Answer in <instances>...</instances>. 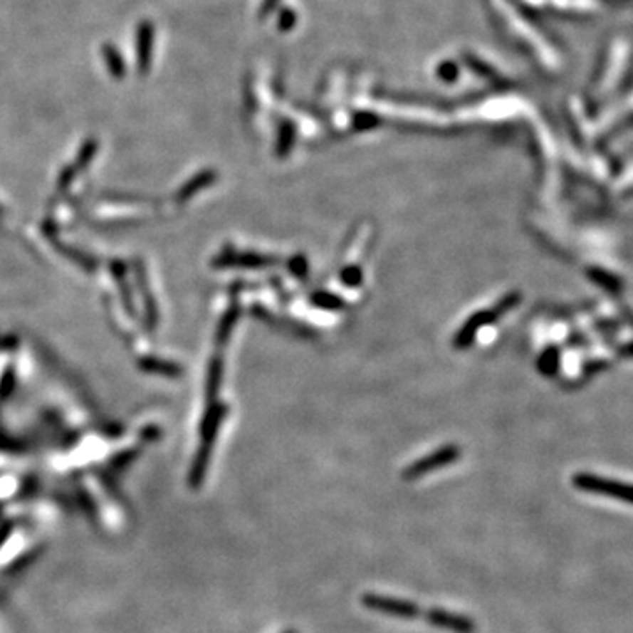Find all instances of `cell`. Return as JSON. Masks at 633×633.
<instances>
[{
	"instance_id": "5b68a950",
	"label": "cell",
	"mask_w": 633,
	"mask_h": 633,
	"mask_svg": "<svg viewBox=\"0 0 633 633\" xmlns=\"http://www.w3.org/2000/svg\"><path fill=\"white\" fill-rule=\"evenodd\" d=\"M271 259L261 256H253V253H224V256L216 257L215 266L216 268H236V266H243V268H262L266 264H271Z\"/></svg>"
},
{
	"instance_id": "52a82bcc",
	"label": "cell",
	"mask_w": 633,
	"mask_h": 633,
	"mask_svg": "<svg viewBox=\"0 0 633 633\" xmlns=\"http://www.w3.org/2000/svg\"><path fill=\"white\" fill-rule=\"evenodd\" d=\"M213 178H215V176H213V173H202L199 176H196V178H194L192 182H189L185 187H183L182 190H179L178 199L179 201H185V199H189V197H192L194 194L197 192V190H201V189H204V187H208L209 183L213 182Z\"/></svg>"
},
{
	"instance_id": "8992f818",
	"label": "cell",
	"mask_w": 633,
	"mask_h": 633,
	"mask_svg": "<svg viewBox=\"0 0 633 633\" xmlns=\"http://www.w3.org/2000/svg\"><path fill=\"white\" fill-rule=\"evenodd\" d=\"M140 366L145 370V372L159 373V375H169V377H176V375L182 373V370H179L176 365H173V362L160 361V359H155V357L143 359V361L140 362Z\"/></svg>"
},
{
	"instance_id": "8fae6325",
	"label": "cell",
	"mask_w": 633,
	"mask_h": 633,
	"mask_svg": "<svg viewBox=\"0 0 633 633\" xmlns=\"http://www.w3.org/2000/svg\"><path fill=\"white\" fill-rule=\"evenodd\" d=\"M286 633H299V632H295V630H287Z\"/></svg>"
},
{
	"instance_id": "9c48e42d",
	"label": "cell",
	"mask_w": 633,
	"mask_h": 633,
	"mask_svg": "<svg viewBox=\"0 0 633 633\" xmlns=\"http://www.w3.org/2000/svg\"><path fill=\"white\" fill-rule=\"evenodd\" d=\"M313 301H315V305L318 306H324V308H331V310L342 306V301L331 294H317L315 298H313Z\"/></svg>"
},
{
	"instance_id": "30bf717a",
	"label": "cell",
	"mask_w": 633,
	"mask_h": 633,
	"mask_svg": "<svg viewBox=\"0 0 633 633\" xmlns=\"http://www.w3.org/2000/svg\"><path fill=\"white\" fill-rule=\"evenodd\" d=\"M342 276H343V280H345V283H348V286H357L359 282H361V278H362V273H361V269L359 268H348V269H345V271L342 273Z\"/></svg>"
},
{
	"instance_id": "3957f363",
	"label": "cell",
	"mask_w": 633,
	"mask_h": 633,
	"mask_svg": "<svg viewBox=\"0 0 633 633\" xmlns=\"http://www.w3.org/2000/svg\"><path fill=\"white\" fill-rule=\"evenodd\" d=\"M461 458V449L458 445H444L438 451L431 452L426 458L417 459L415 463H412L410 466L404 468L403 478L404 481H417L422 475L431 474L434 470H440V468L449 466L454 461Z\"/></svg>"
},
{
	"instance_id": "ba28073f",
	"label": "cell",
	"mask_w": 633,
	"mask_h": 633,
	"mask_svg": "<svg viewBox=\"0 0 633 633\" xmlns=\"http://www.w3.org/2000/svg\"><path fill=\"white\" fill-rule=\"evenodd\" d=\"M236 310H231L229 313H227L226 317H224V320H222V324H220V328H219V342L220 343H224V342H227V336H229V333H231V329H232V325H234V322H236Z\"/></svg>"
},
{
	"instance_id": "6da1fadb",
	"label": "cell",
	"mask_w": 633,
	"mask_h": 633,
	"mask_svg": "<svg viewBox=\"0 0 633 633\" xmlns=\"http://www.w3.org/2000/svg\"><path fill=\"white\" fill-rule=\"evenodd\" d=\"M361 604L365 609L373 610V612L385 614V616L399 617V619L412 621L421 616V607L415 602L404 600L398 597H385V595L366 593L361 597Z\"/></svg>"
},
{
	"instance_id": "277c9868",
	"label": "cell",
	"mask_w": 633,
	"mask_h": 633,
	"mask_svg": "<svg viewBox=\"0 0 633 633\" xmlns=\"http://www.w3.org/2000/svg\"><path fill=\"white\" fill-rule=\"evenodd\" d=\"M426 621L434 628H440V630H447L452 633H475L477 632V624L471 619L470 616H463V614L451 612V610L445 609H431L424 614Z\"/></svg>"
},
{
	"instance_id": "7c38bea8",
	"label": "cell",
	"mask_w": 633,
	"mask_h": 633,
	"mask_svg": "<svg viewBox=\"0 0 633 633\" xmlns=\"http://www.w3.org/2000/svg\"><path fill=\"white\" fill-rule=\"evenodd\" d=\"M0 213H2V209H0Z\"/></svg>"
},
{
	"instance_id": "7a4b0ae2",
	"label": "cell",
	"mask_w": 633,
	"mask_h": 633,
	"mask_svg": "<svg viewBox=\"0 0 633 633\" xmlns=\"http://www.w3.org/2000/svg\"><path fill=\"white\" fill-rule=\"evenodd\" d=\"M518 299L519 298L516 294L507 295V298L501 299V301L498 303L494 308H488L486 312L475 313V315L471 317L466 324H464V328L458 333V336H456V347L470 345V343L474 342V338H475V335H477L478 329H482L484 325L491 324V322L498 320V318L503 315L505 312H508V310H511L512 306L518 303Z\"/></svg>"
}]
</instances>
